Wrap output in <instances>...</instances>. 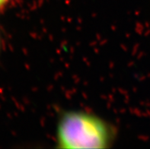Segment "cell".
<instances>
[{
  "label": "cell",
  "instance_id": "1",
  "mask_svg": "<svg viewBox=\"0 0 150 149\" xmlns=\"http://www.w3.org/2000/svg\"><path fill=\"white\" fill-rule=\"evenodd\" d=\"M110 132L103 121L84 113L65 114L58 127V143L63 148H103Z\"/></svg>",
  "mask_w": 150,
  "mask_h": 149
},
{
  "label": "cell",
  "instance_id": "2",
  "mask_svg": "<svg viewBox=\"0 0 150 149\" xmlns=\"http://www.w3.org/2000/svg\"><path fill=\"white\" fill-rule=\"evenodd\" d=\"M8 0H0V8L3 6L4 4H6Z\"/></svg>",
  "mask_w": 150,
  "mask_h": 149
}]
</instances>
